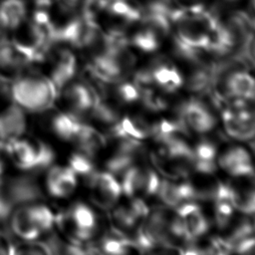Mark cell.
<instances>
[{
    "mask_svg": "<svg viewBox=\"0 0 255 255\" xmlns=\"http://www.w3.org/2000/svg\"><path fill=\"white\" fill-rule=\"evenodd\" d=\"M56 92L51 81L33 67L10 83L13 102L30 116L52 108Z\"/></svg>",
    "mask_w": 255,
    "mask_h": 255,
    "instance_id": "277c9868",
    "label": "cell"
},
{
    "mask_svg": "<svg viewBox=\"0 0 255 255\" xmlns=\"http://www.w3.org/2000/svg\"><path fill=\"white\" fill-rule=\"evenodd\" d=\"M219 166L235 177L254 174V164L249 151L242 146H234L222 153L218 159Z\"/></svg>",
    "mask_w": 255,
    "mask_h": 255,
    "instance_id": "e0dca14e",
    "label": "cell"
},
{
    "mask_svg": "<svg viewBox=\"0 0 255 255\" xmlns=\"http://www.w3.org/2000/svg\"><path fill=\"white\" fill-rule=\"evenodd\" d=\"M212 198L216 224L218 227L224 228L228 225L236 210L237 191L229 184L218 183L212 191Z\"/></svg>",
    "mask_w": 255,
    "mask_h": 255,
    "instance_id": "2e32d148",
    "label": "cell"
},
{
    "mask_svg": "<svg viewBox=\"0 0 255 255\" xmlns=\"http://www.w3.org/2000/svg\"><path fill=\"white\" fill-rule=\"evenodd\" d=\"M113 217L116 223L124 228H131L138 221V219L134 216L130 208L126 206L116 208L113 212Z\"/></svg>",
    "mask_w": 255,
    "mask_h": 255,
    "instance_id": "e575fe53",
    "label": "cell"
},
{
    "mask_svg": "<svg viewBox=\"0 0 255 255\" xmlns=\"http://www.w3.org/2000/svg\"><path fill=\"white\" fill-rule=\"evenodd\" d=\"M45 75L56 91L77 78L79 64L73 48L61 42L52 41L32 66Z\"/></svg>",
    "mask_w": 255,
    "mask_h": 255,
    "instance_id": "ba28073f",
    "label": "cell"
},
{
    "mask_svg": "<svg viewBox=\"0 0 255 255\" xmlns=\"http://www.w3.org/2000/svg\"><path fill=\"white\" fill-rule=\"evenodd\" d=\"M148 72L152 84L166 93H174L184 84L179 70L169 62L157 61Z\"/></svg>",
    "mask_w": 255,
    "mask_h": 255,
    "instance_id": "d6986e66",
    "label": "cell"
},
{
    "mask_svg": "<svg viewBox=\"0 0 255 255\" xmlns=\"http://www.w3.org/2000/svg\"><path fill=\"white\" fill-rule=\"evenodd\" d=\"M142 23L143 25L133 34L131 44L141 52H154L158 49L161 38L165 34L147 22L142 21Z\"/></svg>",
    "mask_w": 255,
    "mask_h": 255,
    "instance_id": "7402d4cb",
    "label": "cell"
},
{
    "mask_svg": "<svg viewBox=\"0 0 255 255\" xmlns=\"http://www.w3.org/2000/svg\"><path fill=\"white\" fill-rule=\"evenodd\" d=\"M35 179L40 196L56 207L75 199L82 185L78 174L60 159L37 173Z\"/></svg>",
    "mask_w": 255,
    "mask_h": 255,
    "instance_id": "52a82bcc",
    "label": "cell"
},
{
    "mask_svg": "<svg viewBox=\"0 0 255 255\" xmlns=\"http://www.w3.org/2000/svg\"><path fill=\"white\" fill-rule=\"evenodd\" d=\"M250 1H251V6L253 7V9L255 11V0H250Z\"/></svg>",
    "mask_w": 255,
    "mask_h": 255,
    "instance_id": "ee69618b",
    "label": "cell"
},
{
    "mask_svg": "<svg viewBox=\"0 0 255 255\" xmlns=\"http://www.w3.org/2000/svg\"><path fill=\"white\" fill-rule=\"evenodd\" d=\"M157 195L159 196L160 200L169 207H177L183 203L179 183L169 180L160 181Z\"/></svg>",
    "mask_w": 255,
    "mask_h": 255,
    "instance_id": "484cf974",
    "label": "cell"
},
{
    "mask_svg": "<svg viewBox=\"0 0 255 255\" xmlns=\"http://www.w3.org/2000/svg\"><path fill=\"white\" fill-rule=\"evenodd\" d=\"M236 209L247 215H255V189L237 194Z\"/></svg>",
    "mask_w": 255,
    "mask_h": 255,
    "instance_id": "836d02e7",
    "label": "cell"
},
{
    "mask_svg": "<svg viewBox=\"0 0 255 255\" xmlns=\"http://www.w3.org/2000/svg\"><path fill=\"white\" fill-rule=\"evenodd\" d=\"M60 255H98L96 242L85 244H67L60 242Z\"/></svg>",
    "mask_w": 255,
    "mask_h": 255,
    "instance_id": "4dcf8cb0",
    "label": "cell"
},
{
    "mask_svg": "<svg viewBox=\"0 0 255 255\" xmlns=\"http://www.w3.org/2000/svg\"><path fill=\"white\" fill-rule=\"evenodd\" d=\"M29 15L27 0H0V23L7 32L18 27Z\"/></svg>",
    "mask_w": 255,
    "mask_h": 255,
    "instance_id": "ffe728a7",
    "label": "cell"
},
{
    "mask_svg": "<svg viewBox=\"0 0 255 255\" xmlns=\"http://www.w3.org/2000/svg\"><path fill=\"white\" fill-rule=\"evenodd\" d=\"M245 65L255 67V31H250L243 39L237 55Z\"/></svg>",
    "mask_w": 255,
    "mask_h": 255,
    "instance_id": "f546056e",
    "label": "cell"
},
{
    "mask_svg": "<svg viewBox=\"0 0 255 255\" xmlns=\"http://www.w3.org/2000/svg\"><path fill=\"white\" fill-rule=\"evenodd\" d=\"M132 160H133L132 154L119 150L117 153H115L113 156H111L107 160L106 170L111 172L115 176L119 174H123L129 166L132 165Z\"/></svg>",
    "mask_w": 255,
    "mask_h": 255,
    "instance_id": "83f0119b",
    "label": "cell"
},
{
    "mask_svg": "<svg viewBox=\"0 0 255 255\" xmlns=\"http://www.w3.org/2000/svg\"><path fill=\"white\" fill-rule=\"evenodd\" d=\"M99 230V214L90 201L75 198L57 207L54 234L61 243L96 242Z\"/></svg>",
    "mask_w": 255,
    "mask_h": 255,
    "instance_id": "3957f363",
    "label": "cell"
},
{
    "mask_svg": "<svg viewBox=\"0 0 255 255\" xmlns=\"http://www.w3.org/2000/svg\"><path fill=\"white\" fill-rule=\"evenodd\" d=\"M7 213L0 207V230L5 231V220Z\"/></svg>",
    "mask_w": 255,
    "mask_h": 255,
    "instance_id": "b9f144b4",
    "label": "cell"
},
{
    "mask_svg": "<svg viewBox=\"0 0 255 255\" xmlns=\"http://www.w3.org/2000/svg\"><path fill=\"white\" fill-rule=\"evenodd\" d=\"M8 147L14 170L22 174L36 175L58 159L55 148L32 131L8 142Z\"/></svg>",
    "mask_w": 255,
    "mask_h": 255,
    "instance_id": "5b68a950",
    "label": "cell"
},
{
    "mask_svg": "<svg viewBox=\"0 0 255 255\" xmlns=\"http://www.w3.org/2000/svg\"><path fill=\"white\" fill-rule=\"evenodd\" d=\"M247 103V101L236 100L221 114L226 133L241 141L255 138V109L249 107Z\"/></svg>",
    "mask_w": 255,
    "mask_h": 255,
    "instance_id": "8fae6325",
    "label": "cell"
},
{
    "mask_svg": "<svg viewBox=\"0 0 255 255\" xmlns=\"http://www.w3.org/2000/svg\"><path fill=\"white\" fill-rule=\"evenodd\" d=\"M31 130V116L11 98L10 88L0 84V141L10 142Z\"/></svg>",
    "mask_w": 255,
    "mask_h": 255,
    "instance_id": "30bf717a",
    "label": "cell"
},
{
    "mask_svg": "<svg viewBox=\"0 0 255 255\" xmlns=\"http://www.w3.org/2000/svg\"><path fill=\"white\" fill-rule=\"evenodd\" d=\"M205 250L207 255H231L234 247L227 238L213 237Z\"/></svg>",
    "mask_w": 255,
    "mask_h": 255,
    "instance_id": "d6a6232c",
    "label": "cell"
},
{
    "mask_svg": "<svg viewBox=\"0 0 255 255\" xmlns=\"http://www.w3.org/2000/svg\"><path fill=\"white\" fill-rule=\"evenodd\" d=\"M44 1H47V0H36V2H44Z\"/></svg>",
    "mask_w": 255,
    "mask_h": 255,
    "instance_id": "f6af8a7d",
    "label": "cell"
},
{
    "mask_svg": "<svg viewBox=\"0 0 255 255\" xmlns=\"http://www.w3.org/2000/svg\"><path fill=\"white\" fill-rule=\"evenodd\" d=\"M234 251L238 255H255V237L250 236L239 242Z\"/></svg>",
    "mask_w": 255,
    "mask_h": 255,
    "instance_id": "74e56055",
    "label": "cell"
},
{
    "mask_svg": "<svg viewBox=\"0 0 255 255\" xmlns=\"http://www.w3.org/2000/svg\"><path fill=\"white\" fill-rule=\"evenodd\" d=\"M176 1L180 3L183 6V8L198 6L200 5V2H201V0H176Z\"/></svg>",
    "mask_w": 255,
    "mask_h": 255,
    "instance_id": "60d3db41",
    "label": "cell"
},
{
    "mask_svg": "<svg viewBox=\"0 0 255 255\" xmlns=\"http://www.w3.org/2000/svg\"><path fill=\"white\" fill-rule=\"evenodd\" d=\"M57 207L38 196L14 204L5 220V231L15 241H46L54 234Z\"/></svg>",
    "mask_w": 255,
    "mask_h": 255,
    "instance_id": "6da1fadb",
    "label": "cell"
},
{
    "mask_svg": "<svg viewBox=\"0 0 255 255\" xmlns=\"http://www.w3.org/2000/svg\"><path fill=\"white\" fill-rule=\"evenodd\" d=\"M160 179L158 175L150 169L145 170L144 173V180H143V187L142 192L145 195H154L157 194L159 185H160Z\"/></svg>",
    "mask_w": 255,
    "mask_h": 255,
    "instance_id": "d590c367",
    "label": "cell"
},
{
    "mask_svg": "<svg viewBox=\"0 0 255 255\" xmlns=\"http://www.w3.org/2000/svg\"><path fill=\"white\" fill-rule=\"evenodd\" d=\"M32 68V62L9 39L0 45V80L11 83Z\"/></svg>",
    "mask_w": 255,
    "mask_h": 255,
    "instance_id": "9a60e30c",
    "label": "cell"
},
{
    "mask_svg": "<svg viewBox=\"0 0 255 255\" xmlns=\"http://www.w3.org/2000/svg\"><path fill=\"white\" fill-rule=\"evenodd\" d=\"M145 170H142L138 166H129L122 175V192L128 196L133 197L138 192H142L143 180H144Z\"/></svg>",
    "mask_w": 255,
    "mask_h": 255,
    "instance_id": "d4e9b609",
    "label": "cell"
},
{
    "mask_svg": "<svg viewBox=\"0 0 255 255\" xmlns=\"http://www.w3.org/2000/svg\"><path fill=\"white\" fill-rule=\"evenodd\" d=\"M171 28L179 53L187 59H196L206 52L209 35L217 25V17L201 5L181 8L171 12Z\"/></svg>",
    "mask_w": 255,
    "mask_h": 255,
    "instance_id": "7a4b0ae2",
    "label": "cell"
},
{
    "mask_svg": "<svg viewBox=\"0 0 255 255\" xmlns=\"http://www.w3.org/2000/svg\"><path fill=\"white\" fill-rule=\"evenodd\" d=\"M83 122L52 107L31 116L30 131L50 143L59 154L73 143Z\"/></svg>",
    "mask_w": 255,
    "mask_h": 255,
    "instance_id": "8992f818",
    "label": "cell"
},
{
    "mask_svg": "<svg viewBox=\"0 0 255 255\" xmlns=\"http://www.w3.org/2000/svg\"><path fill=\"white\" fill-rule=\"evenodd\" d=\"M102 100L93 83L75 78L56 92L53 107L79 120L86 121Z\"/></svg>",
    "mask_w": 255,
    "mask_h": 255,
    "instance_id": "9c48e42d",
    "label": "cell"
},
{
    "mask_svg": "<svg viewBox=\"0 0 255 255\" xmlns=\"http://www.w3.org/2000/svg\"><path fill=\"white\" fill-rule=\"evenodd\" d=\"M104 12L127 23L141 20L143 14L140 6L132 0H106Z\"/></svg>",
    "mask_w": 255,
    "mask_h": 255,
    "instance_id": "44dd1931",
    "label": "cell"
},
{
    "mask_svg": "<svg viewBox=\"0 0 255 255\" xmlns=\"http://www.w3.org/2000/svg\"><path fill=\"white\" fill-rule=\"evenodd\" d=\"M175 215L179 218L184 240L191 242L203 236L209 229V223L201 207L195 202H183L176 207Z\"/></svg>",
    "mask_w": 255,
    "mask_h": 255,
    "instance_id": "5bb4252c",
    "label": "cell"
},
{
    "mask_svg": "<svg viewBox=\"0 0 255 255\" xmlns=\"http://www.w3.org/2000/svg\"><path fill=\"white\" fill-rule=\"evenodd\" d=\"M182 124L170 121V120H161L157 124L152 127V134L158 142H162L163 140L177 135L179 130L181 129Z\"/></svg>",
    "mask_w": 255,
    "mask_h": 255,
    "instance_id": "f1b7e54d",
    "label": "cell"
},
{
    "mask_svg": "<svg viewBox=\"0 0 255 255\" xmlns=\"http://www.w3.org/2000/svg\"><path fill=\"white\" fill-rule=\"evenodd\" d=\"M117 95L119 96L120 100L127 104L135 103L140 99L141 91L138 86L133 83H121L117 87Z\"/></svg>",
    "mask_w": 255,
    "mask_h": 255,
    "instance_id": "1f68e13d",
    "label": "cell"
},
{
    "mask_svg": "<svg viewBox=\"0 0 255 255\" xmlns=\"http://www.w3.org/2000/svg\"><path fill=\"white\" fill-rule=\"evenodd\" d=\"M86 187L90 202L95 206L109 207L115 204L122 192L121 183L117 177L107 170H95L87 177L81 179Z\"/></svg>",
    "mask_w": 255,
    "mask_h": 255,
    "instance_id": "7c38bea8",
    "label": "cell"
},
{
    "mask_svg": "<svg viewBox=\"0 0 255 255\" xmlns=\"http://www.w3.org/2000/svg\"><path fill=\"white\" fill-rule=\"evenodd\" d=\"M14 242L6 231L0 230V255H12Z\"/></svg>",
    "mask_w": 255,
    "mask_h": 255,
    "instance_id": "f35d334b",
    "label": "cell"
},
{
    "mask_svg": "<svg viewBox=\"0 0 255 255\" xmlns=\"http://www.w3.org/2000/svg\"><path fill=\"white\" fill-rule=\"evenodd\" d=\"M12 255H53L44 241H16Z\"/></svg>",
    "mask_w": 255,
    "mask_h": 255,
    "instance_id": "4316f807",
    "label": "cell"
},
{
    "mask_svg": "<svg viewBox=\"0 0 255 255\" xmlns=\"http://www.w3.org/2000/svg\"><path fill=\"white\" fill-rule=\"evenodd\" d=\"M112 134L119 138L143 139L147 135V130L142 125L129 117H124L117 121L112 127Z\"/></svg>",
    "mask_w": 255,
    "mask_h": 255,
    "instance_id": "cb8c5ba5",
    "label": "cell"
},
{
    "mask_svg": "<svg viewBox=\"0 0 255 255\" xmlns=\"http://www.w3.org/2000/svg\"><path fill=\"white\" fill-rule=\"evenodd\" d=\"M216 154L217 150L212 142L208 140L198 142V144L193 149L192 162L195 169L203 174L213 173L216 169Z\"/></svg>",
    "mask_w": 255,
    "mask_h": 255,
    "instance_id": "603a6c76",
    "label": "cell"
},
{
    "mask_svg": "<svg viewBox=\"0 0 255 255\" xmlns=\"http://www.w3.org/2000/svg\"><path fill=\"white\" fill-rule=\"evenodd\" d=\"M179 255H207L205 249L196 246H186L179 250Z\"/></svg>",
    "mask_w": 255,
    "mask_h": 255,
    "instance_id": "ab89813d",
    "label": "cell"
},
{
    "mask_svg": "<svg viewBox=\"0 0 255 255\" xmlns=\"http://www.w3.org/2000/svg\"><path fill=\"white\" fill-rule=\"evenodd\" d=\"M182 126L198 133H205L212 130L216 121L206 105L198 100L184 102L179 110Z\"/></svg>",
    "mask_w": 255,
    "mask_h": 255,
    "instance_id": "4fadbf2b",
    "label": "cell"
},
{
    "mask_svg": "<svg viewBox=\"0 0 255 255\" xmlns=\"http://www.w3.org/2000/svg\"><path fill=\"white\" fill-rule=\"evenodd\" d=\"M7 33H8V32L6 31V29H5V28L1 25V23H0V45L8 40V38H7Z\"/></svg>",
    "mask_w": 255,
    "mask_h": 255,
    "instance_id": "7bdbcfd3",
    "label": "cell"
},
{
    "mask_svg": "<svg viewBox=\"0 0 255 255\" xmlns=\"http://www.w3.org/2000/svg\"><path fill=\"white\" fill-rule=\"evenodd\" d=\"M226 94L235 100L251 102L255 100V77L246 70L236 68L226 73Z\"/></svg>",
    "mask_w": 255,
    "mask_h": 255,
    "instance_id": "ac0fdd59",
    "label": "cell"
},
{
    "mask_svg": "<svg viewBox=\"0 0 255 255\" xmlns=\"http://www.w3.org/2000/svg\"><path fill=\"white\" fill-rule=\"evenodd\" d=\"M14 171L15 170L11 162L8 143L0 141V178Z\"/></svg>",
    "mask_w": 255,
    "mask_h": 255,
    "instance_id": "8d00e7d4",
    "label": "cell"
}]
</instances>
